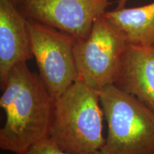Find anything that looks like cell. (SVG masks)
<instances>
[{"label":"cell","instance_id":"obj_2","mask_svg":"<svg viewBox=\"0 0 154 154\" xmlns=\"http://www.w3.org/2000/svg\"><path fill=\"white\" fill-rule=\"evenodd\" d=\"M99 92L77 80L55 99L49 136L69 154H93L105 143Z\"/></svg>","mask_w":154,"mask_h":154},{"label":"cell","instance_id":"obj_13","mask_svg":"<svg viewBox=\"0 0 154 154\" xmlns=\"http://www.w3.org/2000/svg\"><path fill=\"white\" fill-rule=\"evenodd\" d=\"M93 154H102L101 153V151H97V152H96V153H93Z\"/></svg>","mask_w":154,"mask_h":154},{"label":"cell","instance_id":"obj_8","mask_svg":"<svg viewBox=\"0 0 154 154\" xmlns=\"http://www.w3.org/2000/svg\"><path fill=\"white\" fill-rule=\"evenodd\" d=\"M114 84L154 113V45L127 44Z\"/></svg>","mask_w":154,"mask_h":154},{"label":"cell","instance_id":"obj_1","mask_svg":"<svg viewBox=\"0 0 154 154\" xmlns=\"http://www.w3.org/2000/svg\"><path fill=\"white\" fill-rule=\"evenodd\" d=\"M54 103L40 75L31 72L26 62L15 65L0 98L6 114L0 129L1 149L20 154L49 137Z\"/></svg>","mask_w":154,"mask_h":154},{"label":"cell","instance_id":"obj_11","mask_svg":"<svg viewBox=\"0 0 154 154\" xmlns=\"http://www.w3.org/2000/svg\"><path fill=\"white\" fill-rule=\"evenodd\" d=\"M130 0H119L118 2V6H117L116 8H122L126 6V4Z\"/></svg>","mask_w":154,"mask_h":154},{"label":"cell","instance_id":"obj_5","mask_svg":"<svg viewBox=\"0 0 154 154\" xmlns=\"http://www.w3.org/2000/svg\"><path fill=\"white\" fill-rule=\"evenodd\" d=\"M31 50L40 76L54 99L78 80L74 47L76 38L27 19Z\"/></svg>","mask_w":154,"mask_h":154},{"label":"cell","instance_id":"obj_12","mask_svg":"<svg viewBox=\"0 0 154 154\" xmlns=\"http://www.w3.org/2000/svg\"><path fill=\"white\" fill-rule=\"evenodd\" d=\"M12 2L15 4V5L17 6V5H18V3H19V0H12Z\"/></svg>","mask_w":154,"mask_h":154},{"label":"cell","instance_id":"obj_4","mask_svg":"<svg viewBox=\"0 0 154 154\" xmlns=\"http://www.w3.org/2000/svg\"><path fill=\"white\" fill-rule=\"evenodd\" d=\"M127 44L120 30L104 15L96 19L89 35L75 41L78 79L97 91L114 84Z\"/></svg>","mask_w":154,"mask_h":154},{"label":"cell","instance_id":"obj_9","mask_svg":"<svg viewBox=\"0 0 154 154\" xmlns=\"http://www.w3.org/2000/svg\"><path fill=\"white\" fill-rule=\"evenodd\" d=\"M103 15L120 30L128 44L154 45V2L131 8H116Z\"/></svg>","mask_w":154,"mask_h":154},{"label":"cell","instance_id":"obj_7","mask_svg":"<svg viewBox=\"0 0 154 154\" xmlns=\"http://www.w3.org/2000/svg\"><path fill=\"white\" fill-rule=\"evenodd\" d=\"M33 57L27 18L12 0H0V84L5 87L9 72Z\"/></svg>","mask_w":154,"mask_h":154},{"label":"cell","instance_id":"obj_3","mask_svg":"<svg viewBox=\"0 0 154 154\" xmlns=\"http://www.w3.org/2000/svg\"><path fill=\"white\" fill-rule=\"evenodd\" d=\"M108 124L102 154H154V113L115 84L99 91Z\"/></svg>","mask_w":154,"mask_h":154},{"label":"cell","instance_id":"obj_10","mask_svg":"<svg viewBox=\"0 0 154 154\" xmlns=\"http://www.w3.org/2000/svg\"><path fill=\"white\" fill-rule=\"evenodd\" d=\"M20 154H69L63 151L57 145V143L51 139L47 137L38 140L32 144L26 151Z\"/></svg>","mask_w":154,"mask_h":154},{"label":"cell","instance_id":"obj_6","mask_svg":"<svg viewBox=\"0 0 154 154\" xmlns=\"http://www.w3.org/2000/svg\"><path fill=\"white\" fill-rule=\"evenodd\" d=\"M111 4L110 0H19L17 7L27 19L83 39Z\"/></svg>","mask_w":154,"mask_h":154}]
</instances>
